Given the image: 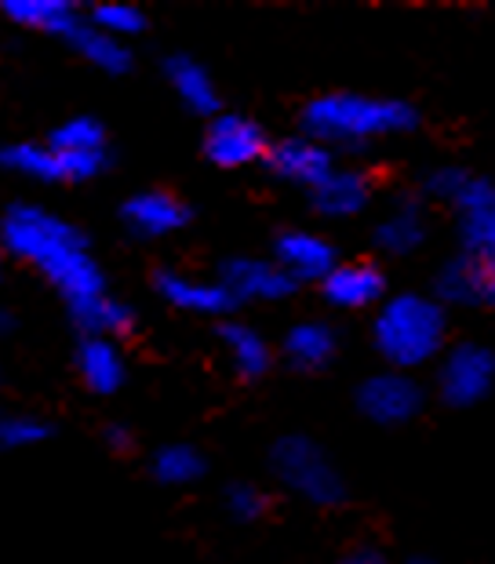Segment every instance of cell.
Returning <instances> with one entry per match:
<instances>
[{
    "label": "cell",
    "instance_id": "cell-14",
    "mask_svg": "<svg viewBox=\"0 0 495 564\" xmlns=\"http://www.w3.org/2000/svg\"><path fill=\"white\" fill-rule=\"evenodd\" d=\"M273 262L295 284H310V281L321 284L335 270L340 256H335V248L324 241L321 234L284 230V234H277V241H273Z\"/></svg>",
    "mask_w": 495,
    "mask_h": 564
},
{
    "label": "cell",
    "instance_id": "cell-3",
    "mask_svg": "<svg viewBox=\"0 0 495 564\" xmlns=\"http://www.w3.org/2000/svg\"><path fill=\"white\" fill-rule=\"evenodd\" d=\"M372 343L394 371L412 376L449 346V310L430 295L401 292L379 303V314L372 321Z\"/></svg>",
    "mask_w": 495,
    "mask_h": 564
},
{
    "label": "cell",
    "instance_id": "cell-32",
    "mask_svg": "<svg viewBox=\"0 0 495 564\" xmlns=\"http://www.w3.org/2000/svg\"><path fill=\"white\" fill-rule=\"evenodd\" d=\"M103 437H106V444H110L114 452H128L131 444H136V437H131V430L128 426H117V423H110L103 430Z\"/></svg>",
    "mask_w": 495,
    "mask_h": 564
},
{
    "label": "cell",
    "instance_id": "cell-11",
    "mask_svg": "<svg viewBox=\"0 0 495 564\" xmlns=\"http://www.w3.org/2000/svg\"><path fill=\"white\" fill-rule=\"evenodd\" d=\"M492 295H495L492 259L463 256V251H459L455 259L444 262L438 278H433L430 299L449 310V306H488Z\"/></svg>",
    "mask_w": 495,
    "mask_h": 564
},
{
    "label": "cell",
    "instance_id": "cell-35",
    "mask_svg": "<svg viewBox=\"0 0 495 564\" xmlns=\"http://www.w3.org/2000/svg\"><path fill=\"white\" fill-rule=\"evenodd\" d=\"M408 564H433V561H427V557H412V561H408Z\"/></svg>",
    "mask_w": 495,
    "mask_h": 564
},
{
    "label": "cell",
    "instance_id": "cell-22",
    "mask_svg": "<svg viewBox=\"0 0 495 564\" xmlns=\"http://www.w3.org/2000/svg\"><path fill=\"white\" fill-rule=\"evenodd\" d=\"M219 343L229 357V365L240 379H262L273 368V350L251 324H219Z\"/></svg>",
    "mask_w": 495,
    "mask_h": 564
},
{
    "label": "cell",
    "instance_id": "cell-8",
    "mask_svg": "<svg viewBox=\"0 0 495 564\" xmlns=\"http://www.w3.org/2000/svg\"><path fill=\"white\" fill-rule=\"evenodd\" d=\"M267 131L245 113H215L204 131V158L215 167H248L267 153Z\"/></svg>",
    "mask_w": 495,
    "mask_h": 564
},
{
    "label": "cell",
    "instance_id": "cell-29",
    "mask_svg": "<svg viewBox=\"0 0 495 564\" xmlns=\"http://www.w3.org/2000/svg\"><path fill=\"white\" fill-rule=\"evenodd\" d=\"M92 26L125 44L128 37H139L147 30V15L136 4H99L92 11Z\"/></svg>",
    "mask_w": 495,
    "mask_h": 564
},
{
    "label": "cell",
    "instance_id": "cell-17",
    "mask_svg": "<svg viewBox=\"0 0 495 564\" xmlns=\"http://www.w3.org/2000/svg\"><path fill=\"white\" fill-rule=\"evenodd\" d=\"M310 204L324 219H354L372 204V178L357 167H332L310 189Z\"/></svg>",
    "mask_w": 495,
    "mask_h": 564
},
{
    "label": "cell",
    "instance_id": "cell-36",
    "mask_svg": "<svg viewBox=\"0 0 495 564\" xmlns=\"http://www.w3.org/2000/svg\"><path fill=\"white\" fill-rule=\"evenodd\" d=\"M0 278H4V262H0Z\"/></svg>",
    "mask_w": 495,
    "mask_h": 564
},
{
    "label": "cell",
    "instance_id": "cell-26",
    "mask_svg": "<svg viewBox=\"0 0 495 564\" xmlns=\"http://www.w3.org/2000/svg\"><path fill=\"white\" fill-rule=\"evenodd\" d=\"M153 477L168 488H183V485H197L204 474H208V459L193 448V444H164V448L153 452L150 463Z\"/></svg>",
    "mask_w": 495,
    "mask_h": 564
},
{
    "label": "cell",
    "instance_id": "cell-1",
    "mask_svg": "<svg viewBox=\"0 0 495 564\" xmlns=\"http://www.w3.org/2000/svg\"><path fill=\"white\" fill-rule=\"evenodd\" d=\"M0 245L63 295L69 314L106 295V278L88 248V234L41 204H11L0 219Z\"/></svg>",
    "mask_w": 495,
    "mask_h": 564
},
{
    "label": "cell",
    "instance_id": "cell-24",
    "mask_svg": "<svg viewBox=\"0 0 495 564\" xmlns=\"http://www.w3.org/2000/svg\"><path fill=\"white\" fill-rule=\"evenodd\" d=\"M63 41L74 47L84 63H92L95 69H103V74H128V69H131L128 44L106 37V33H99V30L92 26V22H84V19L66 33Z\"/></svg>",
    "mask_w": 495,
    "mask_h": 564
},
{
    "label": "cell",
    "instance_id": "cell-4",
    "mask_svg": "<svg viewBox=\"0 0 495 564\" xmlns=\"http://www.w3.org/2000/svg\"><path fill=\"white\" fill-rule=\"evenodd\" d=\"M270 470L292 496L306 499L310 507H340L346 502V481L332 455L313 437L288 434L273 444Z\"/></svg>",
    "mask_w": 495,
    "mask_h": 564
},
{
    "label": "cell",
    "instance_id": "cell-31",
    "mask_svg": "<svg viewBox=\"0 0 495 564\" xmlns=\"http://www.w3.org/2000/svg\"><path fill=\"white\" fill-rule=\"evenodd\" d=\"M470 175L466 167L459 164H441V167H430L427 178H422V194H427L430 200H444V204H455V197L463 194V189L470 186Z\"/></svg>",
    "mask_w": 495,
    "mask_h": 564
},
{
    "label": "cell",
    "instance_id": "cell-28",
    "mask_svg": "<svg viewBox=\"0 0 495 564\" xmlns=\"http://www.w3.org/2000/svg\"><path fill=\"white\" fill-rule=\"evenodd\" d=\"M44 142H52L55 150H69V153H103L106 147V131L95 117H69L66 124H58Z\"/></svg>",
    "mask_w": 495,
    "mask_h": 564
},
{
    "label": "cell",
    "instance_id": "cell-33",
    "mask_svg": "<svg viewBox=\"0 0 495 564\" xmlns=\"http://www.w3.org/2000/svg\"><path fill=\"white\" fill-rule=\"evenodd\" d=\"M343 564H390V561H386V554H379V550H354V554H349Z\"/></svg>",
    "mask_w": 495,
    "mask_h": 564
},
{
    "label": "cell",
    "instance_id": "cell-30",
    "mask_svg": "<svg viewBox=\"0 0 495 564\" xmlns=\"http://www.w3.org/2000/svg\"><path fill=\"white\" fill-rule=\"evenodd\" d=\"M223 507L237 524H251V521L267 518L270 502H267V491L256 488L251 481H234V485H226V491H223Z\"/></svg>",
    "mask_w": 495,
    "mask_h": 564
},
{
    "label": "cell",
    "instance_id": "cell-21",
    "mask_svg": "<svg viewBox=\"0 0 495 564\" xmlns=\"http://www.w3.org/2000/svg\"><path fill=\"white\" fill-rule=\"evenodd\" d=\"M77 371L80 382L92 393H117L128 379V365L120 357V346L114 339H80L77 346Z\"/></svg>",
    "mask_w": 495,
    "mask_h": 564
},
{
    "label": "cell",
    "instance_id": "cell-9",
    "mask_svg": "<svg viewBox=\"0 0 495 564\" xmlns=\"http://www.w3.org/2000/svg\"><path fill=\"white\" fill-rule=\"evenodd\" d=\"M219 284L234 295V303H281L295 292V281L277 267L273 259H256V256H237L223 262Z\"/></svg>",
    "mask_w": 495,
    "mask_h": 564
},
{
    "label": "cell",
    "instance_id": "cell-19",
    "mask_svg": "<svg viewBox=\"0 0 495 564\" xmlns=\"http://www.w3.org/2000/svg\"><path fill=\"white\" fill-rule=\"evenodd\" d=\"M281 354L295 371H321L340 354V335L324 321H299L295 328H288Z\"/></svg>",
    "mask_w": 495,
    "mask_h": 564
},
{
    "label": "cell",
    "instance_id": "cell-27",
    "mask_svg": "<svg viewBox=\"0 0 495 564\" xmlns=\"http://www.w3.org/2000/svg\"><path fill=\"white\" fill-rule=\"evenodd\" d=\"M55 434V426L41 415H26V412H4L0 408V448L4 452H19V448H37L47 437Z\"/></svg>",
    "mask_w": 495,
    "mask_h": 564
},
{
    "label": "cell",
    "instance_id": "cell-18",
    "mask_svg": "<svg viewBox=\"0 0 495 564\" xmlns=\"http://www.w3.org/2000/svg\"><path fill=\"white\" fill-rule=\"evenodd\" d=\"M164 77H168V84H172V91L179 95V102H183L190 113L208 117V121L219 113V88H215L208 66H201L197 58L168 55L164 58Z\"/></svg>",
    "mask_w": 495,
    "mask_h": 564
},
{
    "label": "cell",
    "instance_id": "cell-10",
    "mask_svg": "<svg viewBox=\"0 0 495 564\" xmlns=\"http://www.w3.org/2000/svg\"><path fill=\"white\" fill-rule=\"evenodd\" d=\"M262 164H267L270 175L281 178V183L313 189L335 167V153L324 150L321 142H313L299 131V135L270 142L267 153H262Z\"/></svg>",
    "mask_w": 495,
    "mask_h": 564
},
{
    "label": "cell",
    "instance_id": "cell-23",
    "mask_svg": "<svg viewBox=\"0 0 495 564\" xmlns=\"http://www.w3.org/2000/svg\"><path fill=\"white\" fill-rule=\"evenodd\" d=\"M0 11L22 30L52 33V37H66L77 26L80 15L69 0H4Z\"/></svg>",
    "mask_w": 495,
    "mask_h": 564
},
{
    "label": "cell",
    "instance_id": "cell-13",
    "mask_svg": "<svg viewBox=\"0 0 495 564\" xmlns=\"http://www.w3.org/2000/svg\"><path fill=\"white\" fill-rule=\"evenodd\" d=\"M120 223L128 226L139 241H157V237L179 234L190 223V208L168 189H139L120 204Z\"/></svg>",
    "mask_w": 495,
    "mask_h": 564
},
{
    "label": "cell",
    "instance_id": "cell-6",
    "mask_svg": "<svg viewBox=\"0 0 495 564\" xmlns=\"http://www.w3.org/2000/svg\"><path fill=\"white\" fill-rule=\"evenodd\" d=\"M433 382H438V398L449 408H474L495 387V354L485 343L444 346Z\"/></svg>",
    "mask_w": 495,
    "mask_h": 564
},
{
    "label": "cell",
    "instance_id": "cell-7",
    "mask_svg": "<svg viewBox=\"0 0 495 564\" xmlns=\"http://www.w3.org/2000/svg\"><path fill=\"white\" fill-rule=\"evenodd\" d=\"M422 404H427V393H422L419 379L408 376V371L386 368L357 387L361 415L376 426H408L422 412Z\"/></svg>",
    "mask_w": 495,
    "mask_h": 564
},
{
    "label": "cell",
    "instance_id": "cell-12",
    "mask_svg": "<svg viewBox=\"0 0 495 564\" xmlns=\"http://www.w3.org/2000/svg\"><path fill=\"white\" fill-rule=\"evenodd\" d=\"M455 230L463 256L492 259L495 251V189L488 178H470V186L455 197Z\"/></svg>",
    "mask_w": 495,
    "mask_h": 564
},
{
    "label": "cell",
    "instance_id": "cell-25",
    "mask_svg": "<svg viewBox=\"0 0 495 564\" xmlns=\"http://www.w3.org/2000/svg\"><path fill=\"white\" fill-rule=\"evenodd\" d=\"M74 317V324L84 332V339H117V335H128L136 328V310L128 303H120L110 292L92 299L88 306H80Z\"/></svg>",
    "mask_w": 495,
    "mask_h": 564
},
{
    "label": "cell",
    "instance_id": "cell-5",
    "mask_svg": "<svg viewBox=\"0 0 495 564\" xmlns=\"http://www.w3.org/2000/svg\"><path fill=\"white\" fill-rule=\"evenodd\" d=\"M110 164V150L103 153H69L52 142H11L0 147V167L33 183H88Z\"/></svg>",
    "mask_w": 495,
    "mask_h": 564
},
{
    "label": "cell",
    "instance_id": "cell-15",
    "mask_svg": "<svg viewBox=\"0 0 495 564\" xmlns=\"http://www.w3.org/2000/svg\"><path fill=\"white\" fill-rule=\"evenodd\" d=\"M153 288L168 306L186 310V314H197V317H226L237 310L234 295H229L219 281H201L179 270H161L153 278Z\"/></svg>",
    "mask_w": 495,
    "mask_h": 564
},
{
    "label": "cell",
    "instance_id": "cell-20",
    "mask_svg": "<svg viewBox=\"0 0 495 564\" xmlns=\"http://www.w3.org/2000/svg\"><path fill=\"white\" fill-rule=\"evenodd\" d=\"M376 248L383 256H412L427 241V215H422V204L416 197H397L390 215L376 226Z\"/></svg>",
    "mask_w": 495,
    "mask_h": 564
},
{
    "label": "cell",
    "instance_id": "cell-34",
    "mask_svg": "<svg viewBox=\"0 0 495 564\" xmlns=\"http://www.w3.org/2000/svg\"><path fill=\"white\" fill-rule=\"evenodd\" d=\"M11 328H15V317H11L8 310H0V339H4V335H11Z\"/></svg>",
    "mask_w": 495,
    "mask_h": 564
},
{
    "label": "cell",
    "instance_id": "cell-2",
    "mask_svg": "<svg viewBox=\"0 0 495 564\" xmlns=\"http://www.w3.org/2000/svg\"><path fill=\"white\" fill-rule=\"evenodd\" d=\"M303 135L321 142L324 150H354L365 142L405 135L419 128V113L405 99H376V95L332 91L318 95L299 113Z\"/></svg>",
    "mask_w": 495,
    "mask_h": 564
},
{
    "label": "cell",
    "instance_id": "cell-16",
    "mask_svg": "<svg viewBox=\"0 0 495 564\" xmlns=\"http://www.w3.org/2000/svg\"><path fill=\"white\" fill-rule=\"evenodd\" d=\"M324 299L335 310H368L386 295V273L372 262H335V270L321 281Z\"/></svg>",
    "mask_w": 495,
    "mask_h": 564
}]
</instances>
